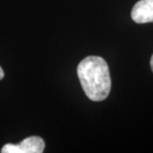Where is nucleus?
Wrapping results in <instances>:
<instances>
[{
	"instance_id": "obj_1",
	"label": "nucleus",
	"mask_w": 153,
	"mask_h": 153,
	"mask_svg": "<svg viewBox=\"0 0 153 153\" xmlns=\"http://www.w3.org/2000/svg\"><path fill=\"white\" fill-rule=\"evenodd\" d=\"M78 76L85 94L94 102H102L108 97L111 88L108 66L99 56L85 58L78 66Z\"/></svg>"
},
{
	"instance_id": "obj_2",
	"label": "nucleus",
	"mask_w": 153,
	"mask_h": 153,
	"mask_svg": "<svg viewBox=\"0 0 153 153\" xmlns=\"http://www.w3.org/2000/svg\"><path fill=\"white\" fill-rule=\"evenodd\" d=\"M45 142L40 136H30L18 144L7 143L2 147V153H42Z\"/></svg>"
},
{
	"instance_id": "obj_3",
	"label": "nucleus",
	"mask_w": 153,
	"mask_h": 153,
	"mask_svg": "<svg viewBox=\"0 0 153 153\" xmlns=\"http://www.w3.org/2000/svg\"><path fill=\"white\" fill-rule=\"evenodd\" d=\"M131 18L139 24L153 22V0H140L135 3L131 11Z\"/></svg>"
},
{
	"instance_id": "obj_4",
	"label": "nucleus",
	"mask_w": 153,
	"mask_h": 153,
	"mask_svg": "<svg viewBox=\"0 0 153 153\" xmlns=\"http://www.w3.org/2000/svg\"><path fill=\"white\" fill-rule=\"evenodd\" d=\"M4 78V72H3V70H2V68L0 67V81Z\"/></svg>"
},
{
	"instance_id": "obj_5",
	"label": "nucleus",
	"mask_w": 153,
	"mask_h": 153,
	"mask_svg": "<svg viewBox=\"0 0 153 153\" xmlns=\"http://www.w3.org/2000/svg\"><path fill=\"white\" fill-rule=\"evenodd\" d=\"M150 67H151V70H152V72H153V55H152L151 60H150Z\"/></svg>"
}]
</instances>
